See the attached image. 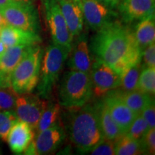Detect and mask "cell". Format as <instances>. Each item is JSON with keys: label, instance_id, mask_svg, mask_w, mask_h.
I'll return each instance as SVG.
<instances>
[{"label": "cell", "instance_id": "8fae6325", "mask_svg": "<svg viewBox=\"0 0 155 155\" xmlns=\"http://www.w3.org/2000/svg\"><path fill=\"white\" fill-rule=\"evenodd\" d=\"M48 102L39 96L30 94H19L15 101V113L19 120L26 122L36 130L39 120Z\"/></svg>", "mask_w": 155, "mask_h": 155}, {"label": "cell", "instance_id": "9c48e42d", "mask_svg": "<svg viewBox=\"0 0 155 155\" xmlns=\"http://www.w3.org/2000/svg\"><path fill=\"white\" fill-rule=\"evenodd\" d=\"M82 12L83 21L93 30L98 31L117 20V12L106 7L97 0H77Z\"/></svg>", "mask_w": 155, "mask_h": 155}, {"label": "cell", "instance_id": "30bf717a", "mask_svg": "<svg viewBox=\"0 0 155 155\" xmlns=\"http://www.w3.org/2000/svg\"><path fill=\"white\" fill-rule=\"evenodd\" d=\"M93 93L96 96H101L121 85V74L111 66L99 60L93 61L90 71Z\"/></svg>", "mask_w": 155, "mask_h": 155}, {"label": "cell", "instance_id": "52a82bcc", "mask_svg": "<svg viewBox=\"0 0 155 155\" xmlns=\"http://www.w3.org/2000/svg\"><path fill=\"white\" fill-rule=\"evenodd\" d=\"M46 20L54 44L71 51L73 36L62 14L57 0H42Z\"/></svg>", "mask_w": 155, "mask_h": 155}, {"label": "cell", "instance_id": "f546056e", "mask_svg": "<svg viewBox=\"0 0 155 155\" xmlns=\"http://www.w3.org/2000/svg\"><path fill=\"white\" fill-rule=\"evenodd\" d=\"M90 154L92 155H114V141L104 139L98 143L93 150H91Z\"/></svg>", "mask_w": 155, "mask_h": 155}, {"label": "cell", "instance_id": "277c9868", "mask_svg": "<svg viewBox=\"0 0 155 155\" xmlns=\"http://www.w3.org/2000/svg\"><path fill=\"white\" fill-rule=\"evenodd\" d=\"M44 51L35 45L15 68L11 78V88L17 95L32 93L38 86Z\"/></svg>", "mask_w": 155, "mask_h": 155}, {"label": "cell", "instance_id": "4fadbf2b", "mask_svg": "<svg viewBox=\"0 0 155 155\" xmlns=\"http://www.w3.org/2000/svg\"><path fill=\"white\" fill-rule=\"evenodd\" d=\"M116 9L121 22L131 24L154 14L155 0H121Z\"/></svg>", "mask_w": 155, "mask_h": 155}, {"label": "cell", "instance_id": "3957f363", "mask_svg": "<svg viewBox=\"0 0 155 155\" xmlns=\"http://www.w3.org/2000/svg\"><path fill=\"white\" fill-rule=\"evenodd\" d=\"M90 73L71 70L64 75L58 91L59 104L67 109L82 107L93 96Z\"/></svg>", "mask_w": 155, "mask_h": 155}, {"label": "cell", "instance_id": "ffe728a7", "mask_svg": "<svg viewBox=\"0 0 155 155\" xmlns=\"http://www.w3.org/2000/svg\"><path fill=\"white\" fill-rule=\"evenodd\" d=\"M134 34L142 51L155 40V17L154 14L139 20L136 25Z\"/></svg>", "mask_w": 155, "mask_h": 155}, {"label": "cell", "instance_id": "9a60e30c", "mask_svg": "<svg viewBox=\"0 0 155 155\" xmlns=\"http://www.w3.org/2000/svg\"><path fill=\"white\" fill-rule=\"evenodd\" d=\"M68 57V66L70 69L90 73L93 59L86 34L82 32L77 36L75 42H73Z\"/></svg>", "mask_w": 155, "mask_h": 155}, {"label": "cell", "instance_id": "e575fe53", "mask_svg": "<svg viewBox=\"0 0 155 155\" xmlns=\"http://www.w3.org/2000/svg\"><path fill=\"white\" fill-rule=\"evenodd\" d=\"M6 49H7V48H5V45H4L3 42L0 40V55H1V54H2L4 52H5V50Z\"/></svg>", "mask_w": 155, "mask_h": 155}, {"label": "cell", "instance_id": "e0dca14e", "mask_svg": "<svg viewBox=\"0 0 155 155\" xmlns=\"http://www.w3.org/2000/svg\"><path fill=\"white\" fill-rule=\"evenodd\" d=\"M34 131L26 122L21 120L15 122L9 131L7 139L12 152L16 154L25 152L35 135Z\"/></svg>", "mask_w": 155, "mask_h": 155}, {"label": "cell", "instance_id": "d6986e66", "mask_svg": "<svg viewBox=\"0 0 155 155\" xmlns=\"http://www.w3.org/2000/svg\"><path fill=\"white\" fill-rule=\"evenodd\" d=\"M94 107L105 139L114 141L121 135L124 134L125 133L112 119L104 99L97 101L94 104Z\"/></svg>", "mask_w": 155, "mask_h": 155}, {"label": "cell", "instance_id": "603a6c76", "mask_svg": "<svg viewBox=\"0 0 155 155\" xmlns=\"http://www.w3.org/2000/svg\"><path fill=\"white\" fill-rule=\"evenodd\" d=\"M61 105L56 103H48L37 126V132L48 129L60 121Z\"/></svg>", "mask_w": 155, "mask_h": 155}, {"label": "cell", "instance_id": "7a4b0ae2", "mask_svg": "<svg viewBox=\"0 0 155 155\" xmlns=\"http://www.w3.org/2000/svg\"><path fill=\"white\" fill-rule=\"evenodd\" d=\"M68 110L64 119L70 141L79 152H90L105 139L94 105L86 104Z\"/></svg>", "mask_w": 155, "mask_h": 155}, {"label": "cell", "instance_id": "484cf974", "mask_svg": "<svg viewBox=\"0 0 155 155\" xmlns=\"http://www.w3.org/2000/svg\"><path fill=\"white\" fill-rule=\"evenodd\" d=\"M19 119L13 110L0 111V139L7 141L9 131Z\"/></svg>", "mask_w": 155, "mask_h": 155}, {"label": "cell", "instance_id": "f1b7e54d", "mask_svg": "<svg viewBox=\"0 0 155 155\" xmlns=\"http://www.w3.org/2000/svg\"><path fill=\"white\" fill-rule=\"evenodd\" d=\"M143 154H154L155 152V129H149L140 140Z\"/></svg>", "mask_w": 155, "mask_h": 155}, {"label": "cell", "instance_id": "7402d4cb", "mask_svg": "<svg viewBox=\"0 0 155 155\" xmlns=\"http://www.w3.org/2000/svg\"><path fill=\"white\" fill-rule=\"evenodd\" d=\"M114 151L117 155L143 154L140 142L126 134L114 141Z\"/></svg>", "mask_w": 155, "mask_h": 155}, {"label": "cell", "instance_id": "d4e9b609", "mask_svg": "<svg viewBox=\"0 0 155 155\" xmlns=\"http://www.w3.org/2000/svg\"><path fill=\"white\" fill-rule=\"evenodd\" d=\"M137 89L150 95L155 93V68H142L139 77Z\"/></svg>", "mask_w": 155, "mask_h": 155}, {"label": "cell", "instance_id": "d6a6232c", "mask_svg": "<svg viewBox=\"0 0 155 155\" xmlns=\"http://www.w3.org/2000/svg\"><path fill=\"white\" fill-rule=\"evenodd\" d=\"M11 4H33L35 0H0V7Z\"/></svg>", "mask_w": 155, "mask_h": 155}, {"label": "cell", "instance_id": "8992f818", "mask_svg": "<svg viewBox=\"0 0 155 155\" xmlns=\"http://www.w3.org/2000/svg\"><path fill=\"white\" fill-rule=\"evenodd\" d=\"M0 15L11 26L39 33L40 18L33 4H11L0 7Z\"/></svg>", "mask_w": 155, "mask_h": 155}, {"label": "cell", "instance_id": "6da1fadb", "mask_svg": "<svg viewBox=\"0 0 155 155\" xmlns=\"http://www.w3.org/2000/svg\"><path fill=\"white\" fill-rule=\"evenodd\" d=\"M89 48L96 59L104 62L119 74L141 62L142 51L134 31L118 20L96 31Z\"/></svg>", "mask_w": 155, "mask_h": 155}, {"label": "cell", "instance_id": "2e32d148", "mask_svg": "<svg viewBox=\"0 0 155 155\" xmlns=\"http://www.w3.org/2000/svg\"><path fill=\"white\" fill-rule=\"evenodd\" d=\"M0 40L6 48L17 45H35L42 42L39 33L23 30L8 24L0 30Z\"/></svg>", "mask_w": 155, "mask_h": 155}, {"label": "cell", "instance_id": "cb8c5ba5", "mask_svg": "<svg viewBox=\"0 0 155 155\" xmlns=\"http://www.w3.org/2000/svg\"><path fill=\"white\" fill-rule=\"evenodd\" d=\"M141 63L126 68L121 73V85L124 91H130L137 89L139 77L142 70Z\"/></svg>", "mask_w": 155, "mask_h": 155}, {"label": "cell", "instance_id": "5bb4252c", "mask_svg": "<svg viewBox=\"0 0 155 155\" xmlns=\"http://www.w3.org/2000/svg\"><path fill=\"white\" fill-rule=\"evenodd\" d=\"M33 45H17L7 48L0 55V88H10L15 68Z\"/></svg>", "mask_w": 155, "mask_h": 155}, {"label": "cell", "instance_id": "4316f807", "mask_svg": "<svg viewBox=\"0 0 155 155\" xmlns=\"http://www.w3.org/2000/svg\"><path fill=\"white\" fill-rule=\"evenodd\" d=\"M150 129L148 124L145 121L141 114L137 115L135 119L131 123L126 134L135 140L140 141L143 136L145 134L147 130Z\"/></svg>", "mask_w": 155, "mask_h": 155}, {"label": "cell", "instance_id": "836d02e7", "mask_svg": "<svg viewBox=\"0 0 155 155\" xmlns=\"http://www.w3.org/2000/svg\"><path fill=\"white\" fill-rule=\"evenodd\" d=\"M97 1L99 2L100 3H101L102 5L108 7V8L115 9L121 0H97Z\"/></svg>", "mask_w": 155, "mask_h": 155}, {"label": "cell", "instance_id": "5b68a950", "mask_svg": "<svg viewBox=\"0 0 155 155\" xmlns=\"http://www.w3.org/2000/svg\"><path fill=\"white\" fill-rule=\"evenodd\" d=\"M70 51L57 45L50 44L42 56L40 79L37 89L38 96L48 100L59 79L60 73L68 59Z\"/></svg>", "mask_w": 155, "mask_h": 155}, {"label": "cell", "instance_id": "44dd1931", "mask_svg": "<svg viewBox=\"0 0 155 155\" xmlns=\"http://www.w3.org/2000/svg\"><path fill=\"white\" fill-rule=\"evenodd\" d=\"M119 93L124 102L137 115L141 114L142 110L154 101L152 95L141 91L138 89L130 91H119Z\"/></svg>", "mask_w": 155, "mask_h": 155}, {"label": "cell", "instance_id": "7c38bea8", "mask_svg": "<svg viewBox=\"0 0 155 155\" xmlns=\"http://www.w3.org/2000/svg\"><path fill=\"white\" fill-rule=\"evenodd\" d=\"M103 99L112 119L124 132L127 133L137 114L124 102L119 91L112 90L108 92Z\"/></svg>", "mask_w": 155, "mask_h": 155}, {"label": "cell", "instance_id": "1f68e13d", "mask_svg": "<svg viewBox=\"0 0 155 155\" xmlns=\"http://www.w3.org/2000/svg\"><path fill=\"white\" fill-rule=\"evenodd\" d=\"M141 115L144 118L147 123L148 124L149 128L155 127V106L154 101L149 104L141 112Z\"/></svg>", "mask_w": 155, "mask_h": 155}, {"label": "cell", "instance_id": "8d00e7d4", "mask_svg": "<svg viewBox=\"0 0 155 155\" xmlns=\"http://www.w3.org/2000/svg\"><path fill=\"white\" fill-rule=\"evenodd\" d=\"M2 154V153H1V151H0V154Z\"/></svg>", "mask_w": 155, "mask_h": 155}, {"label": "cell", "instance_id": "ac0fdd59", "mask_svg": "<svg viewBox=\"0 0 155 155\" xmlns=\"http://www.w3.org/2000/svg\"><path fill=\"white\" fill-rule=\"evenodd\" d=\"M70 32L73 38L82 33L83 17L77 0H57Z\"/></svg>", "mask_w": 155, "mask_h": 155}, {"label": "cell", "instance_id": "ba28073f", "mask_svg": "<svg viewBox=\"0 0 155 155\" xmlns=\"http://www.w3.org/2000/svg\"><path fill=\"white\" fill-rule=\"evenodd\" d=\"M65 131L61 122L39 131L25 151V154L45 155L55 152L65 139Z\"/></svg>", "mask_w": 155, "mask_h": 155}, {"label": "cell", "instance_id": "83f0119b", "mask_svg": "<svg viewBox=\"0 0 155 155\" xmlns=\"http://www.w3.org/2000/svg\"><path fill=\"white\" fill-rule=\"evenodd\" d=\"M17 94L11 88H0V111L15 108Z\"/></svg>", "mask_w": 155, "mask_h": 155}, {"label": "cell", "instance_id": "4dcf8cb0", "mask_svg": "<svg viewBox=\"0 0 155 155\" xmlns=\"http://www.w3.org/2000/svg\"><path fill=\"white\" fill-rule=\"evenodd\" d=\"M141 61H143V68H155L154 42H152L142 50Z\"/></svg>", "mask_w": 155, "mask_h": 155}, {"label": "cell", "instance_id": "d590c367", "mask_svg": "<svg viewBox=\"0 0 155 155\" xmlns=\"http://www.w3.org/2000/svg\"><path fill=\"white\" fill-rule=\"evenodd\" d=\"M7 23L6 22V21L5 20V19L3 18L2 17V16L1 15H0V25H7Z\"/></svg>", "mask_w": 155, "mask_h": 155}]
</instances>
